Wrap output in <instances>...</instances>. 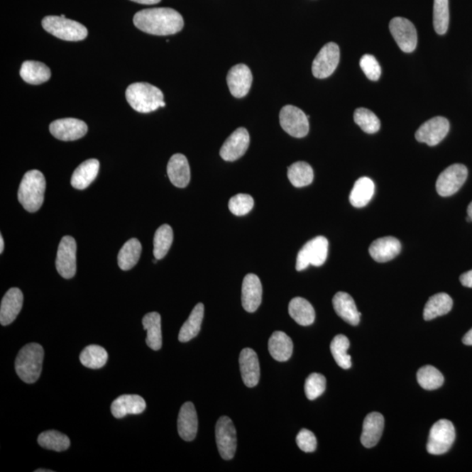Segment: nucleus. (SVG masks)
I'll return each mask as SVG.
<instances>
[{"label": "nucleus", "instance_id": "1", "mask_svg": "<svg viewBox=\"0 0 472 472\" xmlns=\"http://www.w3.org/2000/svg\"><path fill=\"white\" fill-rule=\"evenodd\" d=\"M134 25L150 35L165 36L175 35L183 29L182 16L172 9H153L139 11L135 14Z\"/></svg>", "mask_w": 472, "mask_h": 472}, {"label": "nucleus", "instance_id": "2", "mask_svg": "<svg viewBox=\"0 0 472 472\" xmlns=\"http://www.w3.org/2000/svg\"><path fill=\"white\" fill-rule=\"evenodd\" d=\"M126 97L128 104L138 112L150 113L165 106L163 92L150 83H132L126 89Z\"/></svg>", "mask_w": 472, "mask_h": 472}, {"label": "nucleus", "instance_id": "3", "mask_svg": "<svg viewBox=\"0 0 472 472\" xmlns=\"http://www.w3.org/2000/svg\"><path fill=\"white\" fill-rule=\"evenodd\" d=\"M46 180L38 170H32L26 173L22 179L18 192V202L30 213H35L43 206Z\"/></svg>", "mask_w": 472, "mask_h": 472}, {"label": "nucleus", "instance_id": "4", "mask_svg": "<svg viewBox=\"0 0 472 472\" xmlns=\"http://www.w3.org/2000/svg\"><path fill=\"white\" fill-rule=\"evenodd\" d=\"M43 358V346L37 343L28 344L20 351L15 361V370L18 377L26 383H35L40 376Z\"/></svg>", "mask_w": 472, "mask_h": 472}, {"label": "nucleus", "instance_id": "5", "mask_svg": "<svg viewBox=\"0 0 472 472\" xmlns=\"http://www.w3.org/2000/svg\"><path fill=\"white\" fill-rule=\"evenodd\" d=\"M45 30L58 39L79 41L88 36V29L79 22L62 16H47L43 20Z\"/></svg>", "mask_w": 472, "mask_h": 472}, {"label": "nucleus", "instance_id": "6", "mask_svg": "<svg viewBox=\"0 0 472 472\" xmlns=\"http://www.w3.org/2000/svg\"><path fill=\"white\" fill-rule=\"evenodd\" d=\"M328 240L324 236H317L307 241L298 252L296 270L302 271L309 265L322 266L327 259Z\"/></svg>", "mask_w": 472, "mask_h": 472}, {"label": "nucleus", "instance_id": "7", "mask_svg": "<svg viewBox=\"0 0 472 472\" xmlns=\"http://www.w3.org/2000/svg\"><path fill=\"white\" fill-rule=\"evenodd\" d=\"M455 438L454 425L451 421L441 419L430 429L427 449L429 454L443 455L451 448Z\"/></svg>", "mask_w": 472, "mask_h": 472}, {"label": "nucleus", "instance_id": "8", "mask_svg": "<svg viewBox=\"0 0 472 472\" xmlns=\"http://www.w3.org/2000/svg\"><path fill=\"white\" fill-rule=\"evenodd\" d=\"M468 177L466 165L454 164L449 165L441 173L437 180V191L443 197L455 194L463 187Z\"/></svg>", "mask_w": 472, "mask_h": 472}, {"label": "nucleus", "instance_id": "9", "mask_svg": "<svg viewBox=\"0 0 472 472\" xmlns=\"http://www.w3.org/2000/svg\"><path fill=\"white\" fill-rule=\"evenodd\" d=\"M309 116L300 108L286 105L280 111L279 120L283 130L292 137L301 138L309 132Z\"/></svg>", "mask_w": 472, "mask_h": 472}, {"label": "nucleus", "instance_id": "10", "mask_svg": "<svg viewBox=\"0 0 472 472\" xmlns=\"http://www.w3.org/2000/svg\"><path fill=\"white\" fill-rule=\"evenodd\" d=\"M215 437L221 458L225 460L232 459L236 451V430L231 419L228 417L219 419L215 428Z\"/></svg>", "mask_w": 472, "mask_h": 472}, {"label": "nucleus", "instance_id": "11", "mask_svg": "<svg viewBox=\"0 0 472 472\" xmlns=\"http://www.w3.org/2000/svg\"><path fill=\"white\" fill-rule=\"evenodd\" d=\"M55 266L63 278L75 277L77 272V243L73 237L66 236L60 241Z\"/></svg>", "mask_w": 472, "mask_h": 472}, {"label": "nucleus", "instance_id": "12", "mask_svg": "<svg viewBox=\"0 0 472 472\" xmlns=\"http://www.w3.org/2000/svg\"><path fill=\"white\" fill-rule=\"evenodd\" d=\"M341 52L337 44L330 43L321 48L312 63V74L316 78L329 77L339 65Z\"/></svg>", "mask_w": 472, "mask_h": 472}, {"label": "nucleus", "instance_id": "13", "mask_svg": "<svg viewBox=\"0 0 472 472\" xmlns=\"http://www.w3.org/2000/svg\"><path fill=\"white\" fill-rule=\"evenodd\" d=\"M391 35L403 52L411 53L417 46V32L412 22L405 18L395 17L390 23Z\"/></svg>", "mask_w": 472, "mask_h": 472}, {"label": "nucleus", "instance_id": "14", "mask_svg": "<svg viewBox=\"0 0 472 472\" xmlns=\"http://www.w3.org/2000/svg\"><path fill=\"white\" fill-rule=\"evenodd\" d=\"M449 131V121L443 116H436L427 121L415 132L418 142L425 143L429 146H435L444 141Z\"/></svg>", "mask_w": 472, "mask_h": 472}, {"label": "nucleus", "instance_id": "15", "mask_svg": "<svg viewBox=\"0 0 472 472\" xmlns=\"http://www.w3.org/2000/svg\"><path fill=\"white\" fill-rule=\"evenodd\" d=\"M51 134L62 141H75L84 137L88 126L82 120L63 119L54 121L49 126Z\"/></svg>", "mask_w": 472, "mask_h": 472}, {"label": "nucleus", "instance_id": "16", "mask_svg": "<svg viewBox=\"0 0 472 472\" xmlns=\"http://www.w3.org/2000/svg\"><path fill=\"white\" fill-rule=\"evenodd\" d=\"M251 138L245 128H238L221 146L220 155L225 161H236L243 157L249 146Z\"/></svg>", "mask_w": 472, "mask_h": 472}, {"label": "nucleus", "instance_id": "17", "mask_svg": "<svg viewBox=\"0 0 472 472\" xmlns=\"http://www.w3.org/2000/svg\"><path fill=\"white\" fill-rule=\"evenodd\" d=\"M263 287L258 275L248 274L241 287V304L245 311L255 312L262 303Z\"/></svg>", "mask_w": 472, "mask_h": 472}, {"label": "nucleus", "instance_id": "18", "mask_svg": "<svg viewBox=\"0 0 472 472\" xmlns=\"http://www.w3.org/2000/svg\"><path fill=\"white\" fill-rule=\"evenodd\" d=\"M252 81L251 71L245 64L234 66L226 77L230 92L236 98L246 96L251 88Z\"/></svg>", "mask_w": 472, "mask_h": 472}, {"label": "nucleus", "instance_id": "19", "mask_svg": "<svg viewBox=\"0 0 472 472\" xmlns=\"http://www.w3.org/2000/svg\"><path fill=\"white\" fill-rule=\"evenodd\" d=\"M23 293L18 288H12L6 293L0 307V323L9 326L16 319L23 307Z\"/></svg>", "mask_w": 472, "mask_h": 472}, {"label": "nucleus", "instance_id": "20", "mask_svg": "<svg viewBox=\"0 0 472 472\" xmlns=\"http://www.w3.org/2000/svg\"><path fill=\"white\" fill-rule=\"evenodd\" d=\"M177 432L183 440L191 441L198 432V417L192 402H186L181 407L177 417Z\"/></svg>", "mask_w": 472, "mask_h": 472}, {"label": "nucleus", "instance_id": "21", "mask_svg": "<svg viewBox=\"0 0 472 472\" xmlns=\"http://www.w3.org/2000/svg\"><path fill=\"white\" fill-rule=\"evenodd\" d=\"M241 377L245 385L254 388L260 380V365L258 354L251 348L241 351L239 358Z\"/></svg>", "mask_w": 472, "mask_h": 472}, {"label": "nucleus", "instance_id": "22", "mask_svg": "<svg viewBox=\"0 0 472 472\" xmlns=\"http://www.w3.org/2000/svg\"><path fill=\"white\" fill-rule=\"evenodd\" d=\"M401 249L402 245L398 239L387 236L373 241L369 248V254L378 263H387L397 256Z\"/></svg>", "mask_w": 472, "mask_h": 472}, {"label": "nucleus", "instance_id": "23", "mask_svg": "<svg viewBox=\"0 0 472 472\" xmlns=\"http://www.w3.org/2000/svg\"><path fill=\"white\" fill-rule=\"evenodd\" d=\"M168 175L170 181L176 187H187L191 179L190 166L183 154L177 153L170 158L168 165Z\"/></svg>", "mask_w": 472, "mask_h": 472}, {"label": "nucleus", "instance_id": "24", "mask_svg": "<svg viewBox=\"0 0 472 472\" xmlns=\"http://www.w3.org/2000/svg\"><path fill=\"white\" fill-rule=\"evenodd\" d=\"M146 403L141 396L124 395L119 396L111 404V413L115 418L121 419L127 415H139L145 411Z\"/></svg>", "mask_w": 472, "mask_h": 472}, {"label": "nucleus", "instance_id": "25", "mask_svg": "<svg viewBox=\"0 0 472 472\" xmlns=\"http://www.w3.org/2000/svg\"><path fill=\"white\" fill-rule=\"evenodd\" d=\"M383 415L373 412L366 415L363 422V432H362L361 441L366 448H373L379 443L384 429Z\"/></svg>", "mask_w": 472, "mask_h": 472}, {"label": "nucleus", "instance_id": "26", "mask_svg": "<svg viewBox=\"0 0 472 472\" xmlns=\"http://www.w3.org/2000/svg\"><path fill=\"white\" fill-rule=\"evenodd\" d=\"M336 313L346 322L358 326L361 313L358 311L353 298L346 292H338L332 300Z\"/></svg>", "mask_w": 472, "mask_h": 472}, {"label": "nucleus", "instance_id": "27", "mask_svg": "<svg viewBox=\"0 0 472 472\" xmlns=\"http://www.w3.org/2000/svg\"><path fill=\"white\" fill-rule=\"evenodd\" d=\"M100 163L97 160L92 158L78 166L71 177V185L73 187L83 190L89 186L96 179L99 172Z\"/></svg>", "mask_w": 472, "mask_h": 472}, {"label": "nucleus", "instance_id": "28", "mask_svg": "<svg viewBox=\"0 0 472 472\" xmlns=\"http://www.w3.org/2000/svg\"><path fill=\"white\" fill-rule=\"evenodd\" d=\"M269 352L275 361H288L293 353L292 339L283 331H275L269 341Z\"/></svg>", "mask_w": 472, "mask_h": 472}, {"label": "nucleus", "instance_id": "29", "mask_svg": "<svg viewBox=\"0 0 472 472\" xmlns=\"http://www.w3.org/2000/svg\"><path fill=\"white\" fill-rule=\"evenodd\" d=\"M20 75L29 84L39 85L46 82L51 77V71L44 63L26 60L21 66Z\"/></svg>", "mask_w": 472, "mask_h": 472}, {"label": "nucleus", "instance_id": "30", "mask_svg": "<svg viewBox=\"0 0 472 472\" xmlns=\"http://www.w3.org/2000/svg\"><path fill=\"white\" fill-rule=\"evenodd\" d=\"M375 190V183L371 179L368 177H360L354 183L353 190L351 191L350 203L357 209L366 207L371 201Z\"/></svg>", "mask_w": 472, "mask_h": 472}, {"label": "nucleus", "instance_id": "31", "mask_svg": "<svg viewBox=\"0 0 472 472\" xmlns=\"http://www.w3.org/2000/svg\"><path fill=\"white\" fill-rule=\"evenodd\" d=\"M289 313L300 326H311L315 320L314 308L303 297H295L290 302Z\"/></svg>", "mask_w": 472, "mask_h": 472}, {"label": "nucleus", "instance_id": "32", "mask_svg": "<svg viewBox=\"0 0 472 472\" xmlns=\"http://www.w3.org/2000/svg\"><path fill=\"white\" fill-rule=\"evenodd\" d=\"M142 323L143 328L147 331V346L154 351L160 350L162 347V331L160 313H147L143 317Z\"/></svg>", "mask_w": 472, "mask_h": 472}, {"label": "nucleus", "instance_id": "33", "mask_svg": "<svg viewBox=\"0 0 472 472\" xmlns=\"http://www.w3.org/2000/svg\"><path fill=\"white\" fill-rule=\"evenodd\" d=\"M452 307V298L448 294L437 293L427 302L424 311V318L429 321L436 319L437 317L444 316L451 311Z\"/></svg>", "mask_w": 472, "mask_h": 472}, {"label": "nucleus", "instance_id": "34", "mask_svg": "<svg viewBox=\"0 0 472 472\" xmlns=\"http://www.w3.org/2000/svg\"><path fill=\"white\" fill-rule=\"evenodd\" d=\"M204 318V304H198L192 309L190 316L181 327L179 334V341L185 343L190 341L201 331L202 324Z\"/></svg>", "mask_w": 472, "mask_h": 472}, {"label": "nucleus", "instance_id": "35", "mask_svg": "<svg viewBox=\"0 0 472 472\" xmlns=\"http://www.w3.org/2000/svg\"><path fill=\"white\" fill-rule=\"evenodd\" d=\"M142 245L136 238L127 241L121 248L118 256L119 266L121 270H129L138 263L141 258Z\"/></svg>", "mask_w": 472, "mask_h": 472}, {"label": "nucleus", "instance_id": "36", "mask_svg": "<svg viewBox=\"0 0 472 472\" xmlns=\"http://www.w3.org/2000/svg\"><path fill=\"white\" fill-rule=\"evenodd\" d=\"M288 177L295 187H304L312 183L314 172L307 162L300 161L289 166Z\"/></svg>", "mask_w": 472, "mask_h": 472}, {"label": "nucleus", "instance_id": "37", "mask_svg": "<svg viewBox=\"0 0 472 472\" xmlns=\"http://www.w3.org/2000/svg\"><path fill=\"white\" fill-rule=\"evenodd\" d=\"M107 351L100 346L90 345L85 347L80 355L81 363L90 369L103 368L108 361Z\"/></svg>", "mask_w": 472, "mask_h": 472}, {"label": "nucleus", "instance_id": "38", "mask_svg": "<svg viewBox=\"0 0 472 472\" xmlns=\"http://www.w3.org/2000/svg\"><path fill=\"white\" fill-rule=\"evenodd\" d=\"M173 241V231L168 224L162 225L155 233L153 239L154 258L161 260L168 254Z\"/></svg>", "mask_w": 472, "mask_h": 472}, {"label": "nucleus", "instance_id": "39", "mask_svg": "<svg viewBox=\"0 0 472 472\" xmlns=\"http://www.w3.org/2000/svg\"><path fill=\"white\" fill-rule=\"evenodd\" d=\"M38 444L44 449L60 452L67 451L70 448V440L62 433L55 432V430H48V432L41 433L38 437Z\"/></svg>", "mask_w": 472, "mask_h": 472}, {"label": "nucleus", "instance_id": "40", "mask_svg": "<svg viewBox=\"0 0 472 472\" xmlns=\"http://www.w3.org/2000/svg\"><path fill=\"white\" fill-rule=\"evenodd\" d=\"M350 341L345 335L339 334L332 339L331 343V352L337 364L343 369H349L352 366L351 356L347 353L349 349Z\"/></svg>", "mask_w": 472, "mask_h": 472}, {"label": "nucleus", "instance_id": "41", "mask_svg": "<svg viewBox=\"0 0 472 472\" xmlns=\"http://www.w3.org/2000/svg\"><path fill=\"white\" fill-rule=\"evenodd\" d=\"M419 385L426 390H435L444 384V378L439 370L432 366H422L417 372Z\"/></svg>", "mask_w": 472, "mask_h": 472}, {"label": "nucleus", "instance_id": "42", "mask_svg": "<svg viewBox=\"0 0 472 472\" xmlns=\"http://www.w3.org/2000/svg\"><path fill=\"white\" fill-rule=\"evenodd\" d=\"M353 119L355 123L361 128L366 133H376L380 128V121L375 113L366 108H358L355 111Z\"/></svg>", "mask_w": 472, "mask_h": 472}, {"label": "nucleus", "instance_id": "43", "mask_svg": "<svg viewBox=\"0 0 472 472\" xmlns=\"http://www.w3.org/2000/svg\"><path fill=\"white\" fill-rule=\"evenodd\" d=\"M449 22V0H434V28L438 35L447 32Z\"/></svg>", "mask_w": 472, "mask_h": 472}, {"label": "nucleus", "instance_id": "44", "mask_svg": "<svg viewBox=\"0 0 472 472\" xmlns=\"http://www.w3.org/2000/svg\"><path fill=\"white\" fill-rule=\"evenodd\" d=\"M326 388V378L321 373H313L309 375L304 384V391L307 397L311 401L315 400L323 394Z\"/></svg>", "mask_w": 472, "mask_h": 472}, {"label": "nucleus", "instance_id": "45", "mask_svg": "<svg viewBox=\"0 0 472 472\" xmlns=\"http://www.w3.org/2000/svg\"><path fill=\"white\" fill-rule=\"evenodd\" d=\"M253 207H254V199L252 198V196L246 194L233 196L229 202L230 212L237 215V216L246 215L251 212Z\"/></svg>", "mask_w": 472, "mask_h": 472}, {"label": "nucleus", "instance_id": "46", "mask_svg": "<svg viewBox=\"0 0 472 472\" xmlns=\"http://www.w3.org/2000/svg\"><path fill=\"white\" fill-rule=\"evenodd\" d=\"M361 70H363L366 77L371 81L379 80L381 75V69L379 62L371 55L362 56L360 62Z\"/></svg>", "mask_w": 472, "mask_h": 472}, {"label": "nucleus", "instance_id": "47", "mask_svg": "<svg viewBox=\"0 0 472 472\" xmlns=\"http://www.w3.org/2000/svg\"><path fill=\"white\" fill-rule=\"evenodd\" d=\"M297 444L300 448L301 451L304 452L315 451L317 448V438L312 432L307 429L300 430V432L297 436Z\"/></svg>", "mask_w": 472, "mask_h": 472}, {"label": "nucleus", "instance_id": "48", "mask_svg": "<svg viewBox=\"0 0 472 472\" xmlns=\"http://www.w3.org/2000/svg\"><path fill=\"white\" fill-rule=\"evenodd\" d=\"M460 282L463 286L472 288V270L466 272L460 277Z\"/></svg>", "mask_w": 472, "mask_h": 472}, {"label": "nucleus", "instance_id": "49", "mask_svg": "<svg viewBox=\"0 0 472 472\" xmlns=\"http://www.w3.org/2000/svg\"><path fill=\"white\" fill-rule=\"evenodd\" d=\"M464 345L472 346V329L467 332L463 339Z\"/></svg>", "mask_w": 472, "mask_h": 472}, {"label": "nucleus", "instance_id": "50", "mask_svg": "<svg viewBox=\"0 0 472 472\" xmlns=\"http://www.w3.org/2000/svg\"><path fill=\"white\" fill-rule=\"evenodd\" d=\"M131 1L142 4V5H155L160 3L161 0H131Z\"/></svg>", "mask_w": 472, "mask_h": 472}, {"label": "nucleus", "instance_id": "51", "mask_svg": "<svg viewBox=\"0 0 472 472\" xmlns=\"http://www.w3.org/2000/svg\"><path fill=\"white\" fill-rule=\"evenodd\" d=\"M467 214L468 216L471 218V220L472 221V202L470 203V205L468 206Z\"/></svg>", "mask_w": 472, "mask_h": 472}, {"label": "nucleus", "instance_id": "52", "mask_svg": "<svg viewBox=\"0 0 472 472\" xmlns=\"http://www.w3.org/2000/svg\"><path fill=\"white\" fill-rule=\"evenodd\" d=\"M4 247H5V244H4V239L2 235L0 236V253H3L4 251Z\"/></svg>", "mask_w": 472, "mask_h": 472}, {"label": "nucleus", "instance_id": "53", "mask_svg": "<svg viewBox=\"0 0 472 472\" xmlns=\"http://www.w3.org/2000/svg\"><path fill=\"white\" fill-rule=\"evenodd\" d=\"M35 472H52L53 471L51 470H46V469H38L35 471Z\"/></svg>", "mask_w": 472, "mask_h": 472}]
</instances>
